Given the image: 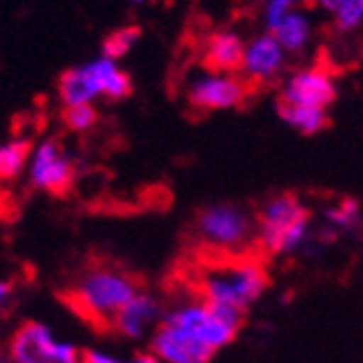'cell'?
I'll return each instance as SVG.
<instances>
[{
    "mask_svg": "<svg viewBox=\"0 0 363 363\" xmlns=\"http://www.w3.org/2000/svg\"><path fill=\"white\" fill-rule=\"evenodd\" d=\"M136 281L112 267H96L87 272L81 283L72 292V301L78 312H83L87 319L112 325L116 314L128 306L138 294Z\"/></svg>",
    "mask_w": 363,
    "mask_h": 363,
    "instance_id": "obj_4",
    "label": "cell"
},
{
    "mask_svg": "<svg viewBox=\"0 0 363 363\" xmlns=\"http://www.w3.org/2000/svg\"><path fill=\"white\" fill-rule=\"evenodd\" d=\"M134 5H140V3H145V0H132Z\"/></svg>",
    "mask_w": 363,
    "mask_h": 363,
    "instance_id": "obj_28",
    "label": "cell"
},
{
    "mask_svg": "<svg viewBox=\"0 0 363 363\" xmlns=\"http://www.w3.org/2000/svg\"><path fill=\"white\" fill-rule=\"evenodd\" d=\"M83 363H161V361L156 359L152 352L123 359V357H114V354L101 352V350H87V352H83Z\"/></svg>",
    "mask_w": 363,
    "mask_h": 363,
    "instance_id": "obj_24",
    "label": "cell"
},
{
    "mask_svg": "<svg viewBox=\"0 0 363 363\" xmlns=\"http://www.w3.org/2000/svg\"><path fill=\"white\" fill-rule=\"evenodd\" d=\"M34 147L27 138H13L9 143L0 145V181L16 179L31 161Z\"/></svg>",
    "mask_w": 363,
    "mask_h": 363,
    "instance_id": "obj_19",
    "label": "cell"
},
{
    "mask_svg": "<svg viewBox=\"0 0 363 363\" xmlns=\"http://www.w3.org/2000/svg\"><path fill=\"white\" fill-rule=\"evenodd\" d=\"M243 317L245 312L228 306H216L205 298H187L165 310L161 323L218 352L236 339L243 325Z\"/></svg>",
    "mask_w": 363,
    "mask_h": 363,
    "instance_id": "obj_2",
    "label": "cell"
},
{
    "mask_svg": "<svg viewBox=\"0 0 363 363\" xmlns=\"http://www.w3.org/2000/svg\"><path fill=\"white\" fill-rule=\"evenodd\" d=\"M301 0H265V25L267 31H272L290 11L296 9Z\"/></svg>",
    "mask_w": 363,
    "mask_h": 363,
    "instance_id": "obj_23",
    "label": "cell"
},
{
    "mask_svg": "<svg viewBox=\"0 0 363 363\" xmlns=\"http://www.w3.org/2000/svg\"><path fill=\"white\" fill-rule=\"evenodd\" d=\"M286 50L281 47V43L274 38V34H261L257 38H252L245 45V54L241 62V72L247 81L255 83H267L283 69L286 62Z\"/></svg>",
    "mask_w": 363,
    "mask_h": 363,
    "instance_id": "obj_12",
    "label": "cell"
},
{
    "mask_svg": "<svg viewBox=\"0 0 363 363\" xmlns=\"http://www.w3.org/2000/svg\"><path fill=\"white\" fill-rule=\"evenodd\" d=\"M247 94V85L243 78L234 74L212 72L203 74L189 85V103L199 109H232L239 107Z\"/></svg>",
    "mask_w": 363,
    "mask_h": 363,
    "instance_id": "obj_8",
    "label": "cell"
},
{
    "mask_svg": "<svg viewBox=\"0 0 363 363\" xmlns=\"http://www.w3.org/2000/svg\"><path fill=\"white\" fill-rule=\"evenodd\" d=\"M29 181L36 189L65 194L74 181V161L56 138H47L34 147L29 161Z\"/></svg>",
    "mask_w": 363,
    "mask_h": 363,
    "instance_id": "obj_7",
    "label": "cell"
},
{
    "mask_svg": "<svg viewBox=\"0 0 363 363\" xmlns=\"http://www.w3.org/2000/svg\"><path fill=\"white\" fill-rule=\"evenodd\" d=\"M138 36H140L138 27H123V29L112 31V34L103 40V56L112 58V60L123 58L134 47Z\"/></svg>",
    "mask_w": 363,
    "mask_h": 363,
    "instance_id": "obj_20",
    "label": "cell"
},
{
    "mask_svg": "<svg viewBox=\"0 0 363 363\" xmlns=\"http://www.w3.org/2000/svg\"><path fill=\"white\" fill-rule=\"evenodd\" d=\"M279 116L283 123L290 125L292 130L308 134V136L319 134L328 125V109H317V107L279 103Z\"/></svg>",
    "mask_w": 363,
    "mask_h": 363,
    "instance_id": "obj_17",
    "label": "cell"
},
{
    "mask_svg": "<svg viewBox=\"0 0 363 363\" xmlns=\"http://www.w3.org/2000/svg\"><path fill=\"white\" fill-rule=\"evenodd\" d=\"M337 96V83L325 69L310 67L294 72L281 91V103L328 109Z\"/></svg>",
    "mask_w": 363,
    "mask_h": 363,
    "instance_id": "obj_9",
    "label": "cell"
},
{
    "mask_svg": "<svg viewBox=\"0 0 363 363\" xmlns=\"http://www.w3.org/2000/svg\"><path fill=\"white\" fill-rule=\"evenodd\" d=\"M11 296V283L7 281H0V308H3Z\"/></svg>",
    "mask_w": 363,
    "mask_h": 363,
    "instance_id": "obj_25",
    "label": "cell"
},
{
    "mask_svg": "<svg viewBox=\"0 0 363 363\" xmlns=\"http://www.w3.org/2000/svg\"><path fill=\"white\" fill-rule=\"evenodd\" d=\"M243 54L245 43L239 34H234V31H218V34L210 38L205 58H208V65L214 72L232 74L234 69H241Z\"/></svg>",
    "mask_w": 363,
    "mask_h": 363,
    "instance_id": "obj_14",
    "label": "cell"
},
{
    "mask_svg": "<svg viewBox=\"0 0 363 363\" xmlns=\"http://www.w3.org/2000/svg\"><path fill=\"white\" fill-rule=\"evenodd\" d=\"M13 363H83V352L72 341L58 339L52 328L29 321L18 328L9 345Z\"/></svg>",
    "mask_w": 363,
    "mask_h": 363,
    "instance_id": "obj_5",
    "label": "cell"
},
{
    "mask_svg": "<svg viewBox=\"0 0 363 363\" xmlns=\"http://www.w3.org/2000/svg\"><path fill=\"white\" fill-rule=\"evenodd\" d=\"M259 245L277 257L306 252L314 239L310 212L294 194H277L267 201L257 218Z\"/></svg>",
    "mask_w": 363,
    "mask_h": 363,
    "instance_id": "obj_1",
    "label": "cell"
},
{
    "mask_svg": "<svg viewBox=\"0 0 363 363\" xmlns=\"http://www.w3.org/2000/svg\"><path fill=\"white\" fill-rule=\"evenodd\" d=\"M335 21L341 31H354L363 23V0H343L335 11Z\"/></svg>",
    "mask_w": 363,
    "mask_h": 363,
    "instance_id": "obj_22",
    "label": "cell"
},
{
    "mask_svg": "<svg viewBox=\"0 0 363 363\" xmlns=\"http://www.w3.org/2000/svg\"><path fill=\"white\" fill-rule=\"evenodd\" d=\"M270 279L265 267L255 259L220 263L201 277V298L216 306L247 312L265 294Z\"/></svg>",
    "mask_w": 363,
    "mask_h": 363,
    "instance_id": "obj_3",
    "label": "cell"
},
{
    "mask_svg": "<svg viewBox=\"0 0 363 363\" xmlns=\"http://www.w3.org/2000/svg\"><path fill=\"white\" fill-rule=\"evenodd\" d=\"M325 225L337 234L359 236L363 232V212L354 199H343L325 210Z\"/></svg>",
    "mask_w": 363,
    "mask_h": 363,
    "instance_id": "obj_18",
    "label": "cell"
},
{
    "mask_svg": "<svg viewBox=\"0 0 363 363\" xmlns=\"http://www.w3.org/2000/svg\"><path fill=\"white\" fill-rule=\"evenodd\" d=\"M252 218L250 214L232 203H214L208 205L196 216V232L203 243L216 250H239L252 236Z\"/></svg>",
    "mask_w": 363,
    "mask_h": 363,
    "instance_id": "obj_6",
    "label": "cell"
},
{
    "mask_svg": "<svg viewBox=\"0 0 363 363\" xmlns=\"http://www.w3.org/2000/svg\"><path fill=\"white\" fill-rule=\"evenodd\" d=\"M0 363H13V359H11V357H9V359H7V357H0Z\"/></svg>",
    "mask_w": 363,
    "mask_h": 363,
    "instance_id": "obj_27",
    "label": "cell"
},
{
    "mask_svg": "<svg viewBox=\"0 0 363 363\" xmlns=\"http://www.w3.org/2000/svg\"><path fill=\"white\" fill-rule=\"evenodd\" d=\"M321 9H325V11H337L339 7H341V3L343 0H314Z\"/></svg>",
    "mask_w": 363,
    "mask_h": 363,
    "instance_id": "obj_26",
    "label": "cell"
},
{
    "mask_svg": "<svg viewBox=\"0 0 363 363\" xmlns=\"http://www.w3.org/2000/svg\"><path fill=\"white\" fill-rule=\"evenodd\" d=\"M99 121V112L94 105H72L62 109V123L72 132H87Z\"/></svg>",
    "mask_w": 363,
    "mask_h": 363,
    "instance_id": "obj_21",
    "label": "cell"
},
{
    "mask_svg": "<svg viewBox=\"0 0 363 363\" xmlns=\"http://www.w3.org/2000/svg\"><path fill=\"white\" fill-rule=\"evenodd\" d=\"M165 308L161 306V301L150 292H138L132 301L125 306L112 323V328L125 339H143L147 337V333L154 328H159L163 321Z\"/></svg>",
    "mask_w": 363,
    "mask_h": 363,
    "instance_id": "obj_10",
    "label": "cell"
},
{
    "mask_svg": "<svg viewBox=\"0 0 363 363\" xmlns=\"http://www.w3.org/2000/svg\"><path fill=\"white\" fill-rule=\"evenodd\" d=\"M270 34H274V38L281 43L283 50L296 54V52H301L303 47L310 43V38H312V23H310V18L303 11L294 9L270 31Z\"/></svg>",
    "mask_w": 363,
    "mask_h": 363,
    "instance_id": "obj_16",
    "label": "cell"
},
{
    "mask_svg": "<svg viewBox=\"0 0 363 363\" xmlns=\"http://www.w3.org/2000/svg\"><path fill=\"white\" fill-rule=\"evenodd\" d=\"M152 354L161 363H210L214 359V350L194 339L181 335L179 330L159 325L152 333Z\"/></svg>",
    "mask_w": 363,
    "mask_h": 363,
    "instance_id": "obj_11",
    "label": "cell"
},
{
    "mask_svg": "<svg viewBox=\"0 0 363 363\" xmlns=\"http://www.w3.org/2000/svg\"><path fill=\"white\" fill-rule=\"evenodd\" d=\"M89 67H91L94 76H96V81H99L101 96H105L109 101H123V99H128L132 94L130 76L116 65V60L101 56L96 60H91Z\"/></svg>",
    "mask_w": 363,
    "mask_h": 363,
    "instance_id": "obj_15",
    "label": "cell"
},
{
    "mask_svg": "<svg viewBox=\"0 0 363 363\" xmlns=\"http://www.w3.org/2000/svg\"><path fill=\"white\" fill-rule=\"evenodd\" d=\"M58 94L65 107L72 105H91L94 99L101 96V87L94 76L89 62L83 67H74L62 72L58 78Z\"/></svg>",
    "mask_w": 363,
    "mask_h": 363,
    "instance_id": "obj_13",
    "label": "cell"
}]
</instances>
